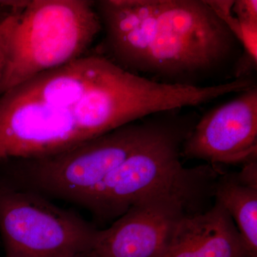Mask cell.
<instances>
[{"mask_svg":"<svg viewBox=\"0 0 257 257\" xmlns=\"http://www.w3.org/2000/svg\"><path fill=\"white\" fill-rule=\"evenodd\" d=\"M161 83L87 55L0 97V161L60 153L165 110Z\"/></svg>","mask_w":257,"mask_h":257,"instance_id":"cell-1","label":"cell"},{"mask_svg":"<svg viewBox=\"0 0 257 257\" xmlns=\"http://www.w3.org/2000/svg\"><path fill=\"white\" fill-rule=\"evenodd\" d=\"M94 8L99 54L132 73L200 86L236 57L237 40L205 0H100Z\"/></svg>","mask_w":257,"mask_h":257,"instance_id":"cell-2","label":"cell"},{"mask_svg":"<svg viewBox=\"0 0 257 257\" xmlns=\"http://www.w3.org/2000/svg\"><path fill=\"white\" fill-rule=\"evenodd\" d=\"M176 111L165 127L115 169L82 207L106 222L158 194H184L206 202L214 197V186L221 174L216 165L186 168L181 162L182 145L198 118L195 114Z\"/></svg>","mask_w":257,"mask_h":257,"instance_id":"cell-3","label":"cell"},{"mask_svg":"<svg viewBox=\"0 0 257 257\" xmlns=\"http://www.w3.org/2000/svg\"><path fill=\"white\" fill-rule=\"evenodd\" d=\"M172 115L170 111L152 115L50 156L10 160L5 179L49 199L82 206L134 151L165 127Z\"/></svg>","mask_w":257,"mask_h":257,"instance_id":"cell-4","label":"cell"},{"mask_svg":"<svg viewBox=\"0 0 257 257\" xmlns=\"http://www.w3.org/2000/svg\"><path fill=\"white\" fill-rule=\"evenodd\" d=\"M101 32L94 2L28 1L12 37L0 95L42 72L87 55Z\"/></svg>","mask_w":257,"mask_h":257,"instance_id":"cell-5","label":"cell"},{"mask_svg":"<svg viewBox=\"0 0 257 257\" xmlns=\"http://www.w3.org/2000/svg\"><path fill=\"white\" fill-rule=\"evenodd\" d=\"M99 229L49 198L0 180V234L6 257H73L92 251Z\"/></svg>","mask_w":257,"mask_h":257,"instance_id":"cell-6","label":"cell"},{"mask_svg":"<svg viewBox=\"0 0 257 257\" xmlns=\"http://www.w3.org/2000/svg\"><path fill=\"white\" fill-rule=\"evenodd\" d=\"M207 210L196 198L179 194L152 196L137 203L109 227L99 229L93 257H154L179 219Z\"/></svg>","mask_w":257,"mask_h":257,"instance_id":"cell-7","label":"cell"},{"mask_svg":"<svg viewBox=\"0 0 257 257\" xmlns=\"http://www.w3.org/2000/svg\"><path fill=\"white\" fill-rule=\"evenodd\" d=\"M239 94L198 119L184 140L182 157L212 165L256 160V86Z\"/></svg>","mask_w":257,"mask_h":257,"instance_id":"cell-8","label":"cell"},{"mask_svg":"<svg viewBox=\"0 0 257 257\" xmlns=\"http://www.w3.org/2000/svg\"><path fill=\"white\" fill-rule=\"evenodd\" d=\"M245 255L251 256L234 221L220 203L215 200L214 205L207 210L179 219L163 247L154 257Z\"/></svg>","mask_w":257,"mask_h":257,"instance_id":"cell-9","label":"cell"},{"mask_svg":"<svg viewBox=\"0 0 257 257\" xmlns=\"http://www.w3.org/2000/svg\"><path fill=\"white\" fill-rule=\"evenodd\" d=\"M214 198L234 221L251 256L257 257V187L244 183L236 173H221Z\"/></svg>","mask_w":257,"mask_h":257,"instance_id":"cell-10","label":"cell"},{"mask_svg":"<svg viewBox=\"0 0 257 257\" xmlns=\"http://www.w3.org/2000/svg\"><path fill=\"white\" fill-rule=\"evenodd\" d=\"M207 3L224 22L238 43L241 44L247 66L256 68L257 20L235 15L231 11L234 1L209 0Z\"/></svg>","mask_w":257,"mask_h":257,"instance_id":"cell-11","label":"cell"},{"mask_svg":"<svg viewBox=\"0 0 257 257\" xmlns=\"http://www.w3.org/2000/svg\"><path fill=\"white\" fill-rule=\"evenodd\" d=\"M21 12L12 11L0 22V87L8 67L12 37Z\"/></svg>","mask_w":257,"mask_h":257,"instance_id":"cell-12","label":"cell"},{"mask_svg":"<svg viewBox=\"0 0 257 257\" xmlns=\"http://www.w3.org/2000/svg\"><path fill=\"white\" fill-rule=\"evenodd\" d=\"M11 12V10L8 9V8L0 7V22L3 21Z\"/></svg>","mask_w":257,"mask_h":257,"instance_id":"cell-13","label":"cell"},{"mask_svg":"<svg viewBox=\"0 0 257 257\" xmlns=\"http://www.w3.org/2000/svg\"><path fill=\"white\" fill-rule=\"evenodd\" d=\"M73 257H93L91 256L89 253H83V254L77 255V256H74Z\"/></svg>","mask_w":257,"mask_h":257,"instance_id":"cell-14","label":"cell"},{"mask_svg":"<svg viewBox=\"0 0 257 257\" xmlns=\"http://www.w3.org/2000/svg\"><path fill=\"white\" fill-rule=\"evenodd\" d=\"M241 257H251L250 255H245V256H241Z\"/></svg>","mask_w":257,"mask_h":257,"instance_id":"cell-15","label":"cell"}]
</instances>
